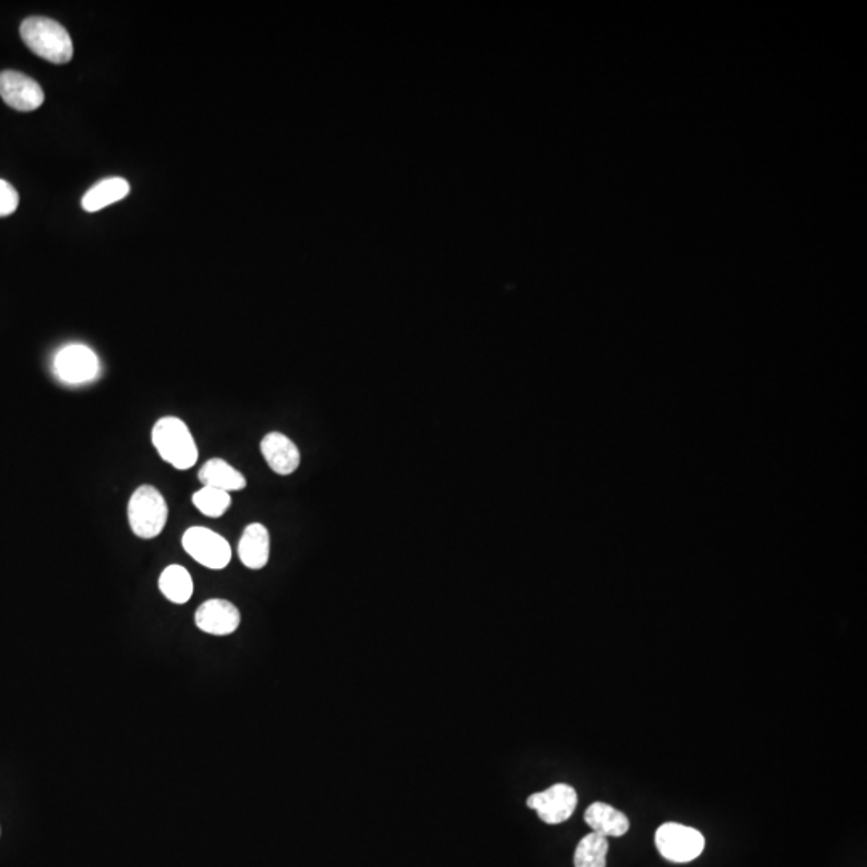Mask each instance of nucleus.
I'll list each match as a JSON object with an SVG mask.
<instances>
[{
    "label": "nucleus",
    "mask_w": 867,
    "mask_h": 867,
    "mask_svg": "<svg viewBox=\"0 0 867 867\" xmlns=\"http://www.w3.org/2000/svg\"><path fill=\"white\" fill-rule=\"evenodd\" d=\"M20 34L28 49L33 50L37 57L55 65L71 62L73 41L65 26L58 21L45 17L26 18L21 23Z\"/></svg>",
    "instance_id": "nucleus-1"
},
{
    "label": "nucleus",
    "mask_w": 867,
    "mask_h": 867,
    "mask_svg": "<svg viewBox=\"0 0 867 867\" xmlns=\"http://www.w3.org/2000/svg\"><path fill=\"white\" fill-rule=\"evenodd\" d=\"M151 440L161 458L174 468L185 471L196 465L198 448L195 439L188 431L187 424L179 418H161L151 432Z\"/></svg>",
    "instance_id": "nucleus-2"
},
{
    "label": "nucleus",
    "mask_w": 867,
    "mask_h": 867,
    "mask_svg": "<svg viewBox=\"0 0 867 867\" xmlns=\"http://www.w3.org/2000/svg\"><path fill=\"white\" fill-rule=\"evenodd\" d=\"M167 514L169 509L166 500L155 487L142 485L132 493L127 516H129L132 532L137 537L145 540L158 537L166 527Z\"/></svg>",
    "instance_id": "nucleus-3"
},
{
    "label": "nucleus",
    "mask_w": 867,
    "mask_h": 867,
    "mask_svg": "<svg viewBox=\"0 0 867 867\" xmlns=\"http://www.w3.org/2000/svg\"><path fill=\"white\" fill-rule=\"evenodd\" d=\"M656 847L672 863H691L702 855L705 839L694 827L665 823L657 829Z\"/></svg>",
    "instance_id": "nucleus-4"
},
{
    "label": "nucleus",
    "mask_w": 867,
    "mask_h": 867,
    "mask_svg": "<svg viewBox=\"0 0 867 867\" xmlns=\"http://www.w3.org/2000/svg\"><path fill=\"white\" fill-rule=\"evenodd\" d=\"M182 545L196 562L208 569H225L232 559V548L227 540L206 527L188 529L182 538Z\"/></svg>",
    "instance_id": "nucleus-5"
},
{
    "label": "nucleus",
    "mask_w": 867,
    "mask_h": 867,
    "mask_svg": "<svg viewBox=\"0 0 867 867\" xmlns=\"http://www.w3.org/2000/svg\"><path fill=\"white\" fill-rule=\"evenodd\" d=\"M577 803V790L569 784H554L550 789L527 798V806L537 811L538 818L546 824L566 823L574 815Z\"/></svg>",
    "instance_id": "nucleus-6"
},
{
    "label": "nucleus",
    "mask_w": 867,
    "mask_h": 867,
    "mask_svg": "<svg viewBox=\"0 0 867 867\" xmlns=\"http://www.w3.org/2000/svg\"><path fill=\"white\" fill-rule=\"evenodd\" d=\"M55 375L66 384L89 383L97 378L100 362L92 349L82 344L63 347L55 357Z\"/></svg>",
    "instance_id": "nucleus-7"
},
{
    "label": "nucleus",
    "mask_w": 867,
    "mask_h": 867,
    "mask_svg": "<svg viewBox=\"0 0 867 867\" xmlns=\"http://www.w3.org/2000/svg\"><path fill=\"white\" fill-rule=\"evenodd\" d=\"M0 97L13 110L23 113L37 110L45 100L44 90L34 79L10 70L0 73Z\"/></svg>",
    "instance_id": "nucleus-8"
},
{
    "label": "nucleus",
    "mask_w": 867,
    "mask_h": 867,
    "mask_svg": "<svg viewBox=\"0 0 867 867\" xmlns=\"http://www.w3.org/2000/svg\"><path fill=\"white\" fill-rule=\"evenodd\" d=\"M196 627L214 636L232 635L241 623V614L227 599H208L196 609Z\"/></svg>",
    "instance_id": "nucleus-9"
},
{
    "label": "nucleus",
    "mask_w": 867,
    "mask_h": 867,
    "mask_svg": "<svg viewBox=\"0 0 867 867\" xmlns=\"http://www.w3.org/2000/svg\"><path fill=\"white\" fill-rule=\"evenodd\" d=\"M261 452L273 473L293 474L301 465V452L293 440L281 432H270L262 439Z\"/></svg>",
    "instance_id": "nucleus-10"
},
{
    "label": "nucleus",
    "mask_w": 867,
    "mask_h": 867,
    "mask_svg": "<svg viewBox=\"0 0 867 867\" xmlns=\"http://www.w3.org/2000/svg\"><path fill=\"white\" fill-rule=\"evenodd\" d=\"M238 556L248 569L259 570L267 566L270 558V535L262 524L246 527L238 543Z\"/></svg>",
    "instance_id": "nucleus-11"
},
{
    "label": "nucleus",
    "mask_w": 867,
    "mask_h": 867,
    "mask_svg": "<svg viewBox=\"0 0 867 867\" xmlns=\"http://www.w3.org/2000/svg\"><path fill=\"white\" fill-rule=\"evenodd\" d=\"M585 823L591 832L603 837H622L630 829V819L625 813L607 803L596 802L585 811Z\"/></svg>",
    "instance_id": "nucleus-12"
},
{
    "label": "nucleus",
    "mask_w": 867,
    "mask_h": 867,
    "mask_svg": "<svg viewBox=\"0 0 867 867\" xmlns=\"http://www.w3.org/2000/svg\"><path fill=\"white\" fill-rule=\"evenodd\" d=\"M198 477H200L204 487H212V489L224 490L228 493L237 492V490H243L246 487L245 476L220 458L209 460L201 468Z\"/></svg>",
    "instance_id": "nucleus-13"
},
{
    "label": "nucleus",
    "mask_w": 867,
    "mask_h": 867,
    "mask_svg": "<svg viewBox=\"0 0 867 867\" xmlns=\"http://www.w3.org/2000/svg\"><path fill=\"white\" fill-rule=\"evenodd\" d=\"M129 190H131L129 182L126 179H121V177L102 180L84 195L81 203L82 208L86 209L87 212L100 211V209L126 198L129 195Z\"/></svg>",
    "instance_id": "nucleus-14"
},
{
    "label": "nucleus",
    "mask_w": 867,
    "mask_h": 867,
    "mask_svg": "<svg viewBox=\"0 0 867 867\" xmlns=\"http://www.w3.org/2000/svg\"><path fill=\"white\" fill-rule=\"evenodd\" d=\"M159 590L171 603L185 604L193 595L192 575L182 566H169L159 577Z\"/></svg>",
    "instance_id": "nucleus-15"
},
{
    "label": "nucleus",
    "mask_w": 867,
    "mask_h": 867,
    "mask_svg": "<svg viewBox=\"0 0 867 867\" xmlns=\"http://www.w3.org/2000/svg\"><path fill=\"white\" fill-rule=\"evenodd\" d=\"M609 842L607 837L591 832L585 835L575 848V867H606Z\"/></svg>",
    "instance_id": "nucleus-16"
},
{
    "label": "nucleus",
    "mask_w": 867,
    "mask_h": 867,
    "mask_svg": "<svg viewBox=\"0 0 867 867\" xmlns=\"http://www.w3.org/2000/svg\"><path fill=\"white\" fill-rule=\"evenodd\" d=\"M232 503L230 493L224 490L212 489V487H203L193 495V505L200 509L204 516L220 517L225 514L228 506Z\"/></svg>",
    "instance_id": "nucleus-17"
},
{
    "label": "nucleus",
    "mask_w": 867,
    "mask_h": 867,
    "mask_svg": "<svg viewBox=\"0 0 867 867\" xmlns=\"http://www.w3.org/2000/svg\"><path fill=\"white\" fill-rule=\"evenodd\" d=\"M20 204V195L17 190L0 179V217L12 216L13 212L17 211Z\"/></svg>",
    "instance_id": "nucleus-18"
}]
</instances>
